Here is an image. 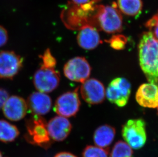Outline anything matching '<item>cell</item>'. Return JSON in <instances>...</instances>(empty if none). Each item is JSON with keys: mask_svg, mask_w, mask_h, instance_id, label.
<instances>
[{"mask_svg": "<svg viewBox=\"0 0 158 157\" xmlns=\"http://www.w3.org/2000/svg\"><path fill=\"white\" fill-rule=\"evenodd\" d=\"M132 148L126 142L118 141L114 145L110 157H133Z\"/></svg>", "mask_w": 158, "mask_h": 157, "instance_id": "19", "label": "cell"}, {"mask_svg": "<svg viewBox=\"0 0 158 157\" xmlns=\"http://www.w3.org/2000/svg\"><path fill=\"white\" fill-rule=\"evenodd\" d=\"M158 21V12L156 14L152 16L151 19L146 22V28H148L149 29V31H151L152 29V28L155 26L156 23Z\"/></svg>", "mask_w": 158, "mask_h": 157, "instance_id": "25", "label": "cell"}, {"mask_svg": "<svg viewBox=\"0 0 158 157\" xmlns=\"http://www.w3.org/2000/svg\"><path fill=\"white\" fill-rule=\"evenodd\" d=\"M19 131L17 126L9 122L0 119V141L9 143L15 141L19 136Z\"/></svg>", "mask_w": 158, "mask_h": 157, "instance_id": "17", "label": "cell"}, {"mask_svg": "<svg viewBox=\"0 0 158 157\" xmlns=\"http://www.w3.org/2000/svg\"><path fill=\"white\" fill-rule=\"evenodd\" d=\"M89 0H72L73 4L76 5H82L89 2Z\"/></svg>", "mask_w": 158, "mask_h": 157, "instance_id": "28", "label": "cell"}, {"mask_svg": "<svg viewBox=\"0 0 158 157\" xmlns=\"http://www.w3.org/2000/svg\"><path fill=\"white\" fill-rule=\"evenodd\" d=\"M157 108H158V107H157Z\"/></svg>", "mask_w": 158, "mask_h": 157, "instance_id": "30", "label": "cell"}, {"mask_svg": "<svg viewBox=\"0 0 158 157\" xmlns=\"http://www.w3.org/2000/svg\"><path fill=\"white\" fill-rule=\"evenodd\" d=\"M26 140L29 143L44 149L49 148L52 144L47 129V123L42 116L33 115L26 122Z\"/></svg>", "mask_w": 158, "mask_h": 157, "instance_id": "3", "label": "cell"}, {"mask_svg": "<svg viewBox=\"0 0 158 157\" xmlns=\"http://www.w3.org/2000/svg\"><path fill=\"white\" fill-rule=\"evenodd\" d=\"M27 102L28 109L33 115H46L51 110L52 102L50 96L44 92H34L28 96Z\"/></svg>", "mask_w": 158, "mask_h": 157, "instance_id": "13", "label": "cell"}, {"mask_svg": "<svg viewBox=\"0 0 158 157\" xmlns=\"http://www.w3.org/2000/svg\"><path fill=\"white\" fill-rule=\"evenodd\" d=\"M117 7L124 14L136 16L141 12L143 3L142 0H117Z\"/></svg>", "mask_w": 158, "mask_h": 157, "instance_id": "18", "label": "cell"}, {"mask_svg": "<svg viewBox=\"0 0 158 157\" xmlns=\"http://www.w3.org/2000/svg\"><path fill=\"white\" fill-rule=\"evenodd\" d=\"M98 5L95 17L94 28L109 34L120 32L123 29V17L117 5Z\"/></svg>", "mask_w": 158, "mask_h": 157, "instance_id": "2", "label": "cell"}, {"mask_svg": "<svg viewBox=\"0 0 158 157\" xmlns=\"http://www.w3.org/2000/svg\"><path fill=\"white\" fill-rule=\"evenodd\" d=\"M108 151L97 146L88 145L82 151V157H108Z\"/></svg>", "mask_w": 158, "mask_h": 157, "instance_id": "20", "label": "cell"}, {"mask_svg": "<svg viewBox=\"0 0 158 157\" xmlns=\"http://www.w3.org/2000/svg\"><path fill=\"white\" fill-rule=\"evenodd\" d=\"M115 128L108 125L100 126L96 130L93 140L96 146L101 148H106L112 144L115 138Z\"/></svg>", "mask_w": 158, "mask_h": 157, "instance_id": "16", "label": "cell"}, {"mask_svg": "<svg viewBox=\"0 0 158 157\" xmlns=\"http://www.w3.org/2000/svg\"><path fill=\"white\" fill-rule=\"evenodd\" d=\"M2 109L6 119L13 122L24 119L28 110L27 102L18 95L9 96Z\"/></svg>", "mask_w": 158, "mask_h": 157, "instance_id": "11", "label": "cell"}, {"mask_svg": "<svg viewBox=\"0 0 158 157\" xmlns=\"http://www.w3.org/2000/svg\"><path fill=\"white\" fill-rule=\"evenodd\" d=\"M108 42L114 49L122 50L125 48L127 43V38L123 35H115L108 40Z\"/></svg>", "mask_w": 158, "mask_h": 157, "instance_id": "22", "label": "cell"}, {"mask_svg": "<svg viewBox=\"0 0 158 157\" xmlns=\"http://www.w3.org/2000/svg\"><path fill=\"white\" fill-rule=\"evenodd\" d=\"M77 40L79 46L86 50L95 49L101 43L98 30L90 26H86L79 30Z\"/></svg>", "mask_w": 158, "mask_h": 157, "instance_id": "15", "label": "cell"}, {"mask_svg": "<svg viewBox=\"0 0 158 157\" xmlns=\"http://www.w3.org/2000/svg\"><path fill=\"white\" fill-rule=\"evenodd\" d=\"M0 157H4L3 156V154H2V153L1 151H0Z\"/></svg>", "mask_w": 158, "mask_h": 157, "instance_id": "29", "label": "cell"}, {"mask_svg": "<svg viewBox=\"0 0 158 157\" xmlns=\"http://www.w3.org/2000/svg\"><path fill=\"white\" fill-rule=\"evenodd\" d=\"M131 92L130 82L123 78H117L109 84L106 91L107 99L118 107L125 106L128 102Z\"/></svg>", "mask_w": 158, "mask_h": 157, "instance_id": "5", "label": "cell"}, {"mask_svg": "<svg viewBox=\"0 0 158 157\" xmlns=\"http://www.w3.org/2000/svg\"><path fill=\"white\" fill-rule=\"evenodd\" d=\"M54 157H77L75 156V155L67 152V151H63V152H60L55 155Z\"/></svg>", "mask_w": 158, "mask_h": 157, "instance_id": "26", "label": "cell"}, {"mask_svg": "<svg viewBox=\"0 0 158 157\" xmlns=\"http://www.w3.org/2000/svg\"><path fill=\"white\" fill-rule=\"evenodd\" d=\"M138 50L139 63L148 83L158 85V40L152 32L142 34Z\"/></svg>", "mask_w": 158, "mask_h": 157, "instance_id": "1", "label": "cell"}, {"mask_svg": "<svg viewBox=\"0 0 158 157\" xmlns=\"http://www.w3.org/2000/svg\"><path fill=\"white\" fill-rule=\"evenodd\" d=\"M81 94L84 101L88 104L96 105L103 102L106 89L103 84L94 78H88L82 83Z\"/></svg>", "mask_w": 158, "mask_h": 157, "instance_id": "10", "label": "cell"}, {"mask_svg": "<svg viewBox=\"0 0 158 157\" xmlns=\"http://www.w3.org/2000/svg\"><path fill=\"white\" fill-rule=\"evenodd\" d=\"M9 96L8 91L4 88H0V110L3 108Z\"/></svg>", "mask_w": 158, "mask_h": 157, "instance_id": "24", "label": "cell"}, {"mask_svg": "<svg viewBox=\"0 0 158 157\" xmlns=\"http://www.w3.org/2000/svg\"><path fill=\"white\" fill-rule=\"evenodd\" d=\"M8 40V34L6 29L0 25V47L4 46Z\"/></svg>", "mask_w": 158, "mask_h": 157, "instance_id": "23", "label": "cell"}, {"mask_svg": "<svg viewBox=\"0 0 158 157\" xmlns=\"http://www.w3.org/2000/svg\"><path fill=\"white\" fill-rule=\"evenodd\" d=\"M60 74L55 68L41 66L33 76V84L38 91L48 94L56 89L60 83Z\"/></svg>", "mask_w": 158, "mask_h": 157, "instance_id": "6", "label": "cell"}, {"mask_svg": "<svg viewBox=\"0 0 158 157\" xmlns=\"http://www.w3.org/2000/svg\"><path fill=\"white\" fill-rule=\"evenodd\" d=\"M23 59L14 51L0 52V78L12 79L22 68Z\"/></svg>", "mask_w": 158, "mask_h": 157, "instance_id": "9", "label": "cell"}, {"mask_svg": "<svg viewBox=\"0 0 158 157\" xmlns=\"http://www.w3.org/2000/svg\"><path fill=\"white\" fill-rule=\"evenodd\" d=\"M136 99L142 107L156 108L158 107V85L151 83L142 84L136 92Z\"/></svg>", "mask_w": 158, "mask_h": 157, "instance_id": "14", "label": "cell"}, {"mask_svg": "<svg viewBox=\"0 0 158 157\" xmlns=\"http://www.w3.org/2000/svg\"><path fill=\"white\" fill-rule=\"evenodd\" d=\"M63 71L69 80L83 83L90 76L91 67L85 58L76 57L69 60L64 64Z\"/></svg>", "mask_w": 158, "mask_h": 157, "instance_id": "8", "label": "cell"}, {"mask_svg": "<svg viewBox=\"0 0 158 157\" xmlns=\"http://www.w3.org/2000/svg\"><path fill=\"white\" fill-rule=\"evenodd\" d=\"M78 90L77 88L74 91H68L58 96L54 106V111L58 115L67 118L77 114L81 106Z\"/></svg>", "mask_w": 158, "mask_h": 157, "instance_id": "7", "label": "cell"}, {"mask_svg": "<svg viewBox=\"0 0 158 157\" xmlns=\"http://www.w3.org/2000/svg\"><path fill=\"white\" fill-rule=\"evenodd\" d=\"M72 125L67 117L56 116L53 117L47 123V129L53 141H63L71 133Z\"/></svg>", "mask_w": 158, "mask_h": 157, "instance_id": "12", "label": "cell"}, {"mask_svg": "<svg viewBox=\"0 0 158 157\" xmlns=\"http://www.w3.org/2000/svg\"><path fill=\"white\" fill-rule=\"evenodd\" d=\"M122 135L125 142L135 150L145 145L147 140L146 123L142 119L128 120L123 126Z\"/></svg>", "mask_w": 158, "mask_h": 157, "instance_id": "4", "label": "cell"}, {"mask_svg": "<svg viewBox=\"0 0 158 157\" xmlns=\"http://www.w3.org/2000/svg\"><path fill=\"white\" fill-rule=\"evenodd\" d=\"M40 58L42 60L41 66L45 68H55L56 65V60L53 56L49 49H46L43 55L40 56Z\"/></svg>", "mask_w": 158, "mask_h": 157, "instance_id": "21", "label": "cell"}, {"mask_svg": "<svg viewBox=\"0 0 158 157\" xmlns=\"http://www.w3.org/2000/svg\"><path fill=\"white\" fill-rule=\"evenodd\" d=\"M149 31L152 32L154 37L158 40V21L155 26L152 28V29Z\"/></svg>", "mask_w": 158, "mask_h": 157, "instance_id": "27", "label": "cell"}]
</instances>
